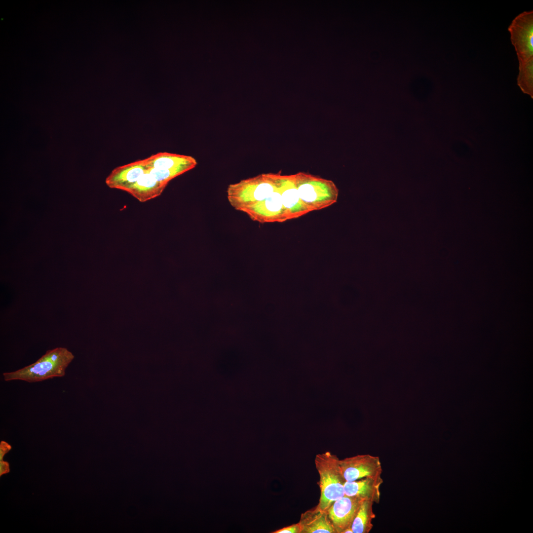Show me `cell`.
I'll list each match as a JSON object with an SVG mask.
<instances>
[{"mask_svg": "<svg viewBox=\"0 0 533 533\" xmlns=\"http://www.w3.org/2000/svg\"><path fill=\"white\" fill-rule=\"evenodd\" d=\"M519 63L533 58V11L517 16L508 27Z\"/></svg>", "mask_w": 533, "mask_h": 533, "instance_id": "3", "label": "cell"}, {"mask_svg": "<svg viewBox=\"0 0 533 533\" xmlns=\"http://www.w3.org/2000/svg\"><path fill=\"white\" fill-rule=\"evenodd\" d=\"M363 500L357 496L344 495L333 503L327 512L336 533H343L351 527Z\"/></svg>", "mask_w": 533, "mask_h": 533, "instance_id": "5", "label": "cell"}, {"mask_svg": "<svg viewBox=\"0 0 533 533\" xmlns=\"http://www.w3.org/2000/svg\"><path fill=\"white\" fill-rule=\"evenodd\" d=\"M353 533L351 527L346 529L343 532V533Z\"/></svg>", "mask_w": 533, "mask_h": 533, "instance_id": "14", "label": "cell"}, {"mask_svg": "<svg viewBox=\"0 0 533 533\" xmlns=\"http://www.w3.org/2000/svg\"><path fill=\"white\" fill-rule=\"evenodd\" d=\"M339 459L329 452L317 454L314 462L319 475L318 483L320 496L317 505L321 509L327 511L333 503L343 496L345 482L340 466Z\"/></svg>", "mask_w": 533, "mask_h": 533, "instance_id": "2", "label": "cell"}, {"mask_svg": "<svg viewBox=\"0 0 533 533\" xmlns=\"http://www.w3.org/2000/svg\"><path fill=\"white\" fill-rule=\"evenodd\" d=\"M271 533H301V528L298 523L271 532Z\"/></svg>", "mask_w": 533, "mask_h": 533, "instance_id": "11", "label": "cell"}, {"mask_svg": "<svg viewBox=\"0 0 533 533\" xmlns=\"http://www.w3.org/2000/svg\"><path fill=\"white\" fill-rule=\"evenodd\" d=\"M517 83L525 93L533 98V58L519 63Z\"/></svg>", "mask_w": 533, "mask_h": 533, "instance_id": "10", "label": "cell"}, {"mask_svg": "<svg viewBox=\"0 0 533 533\" xmlns=\"http://www.w3.org/2000/svg\"><path fill=\"white\" fill-rule=\"evenodd\" d=\"M374 502L364 500L351 525L353 533H369L373 527V520L376 517L373 511Z\"/></svg>", "mask_w": 533, "mask_h": 533, "instance_id": "9", "label": "cell"}, {"mask_svg": "<svg viewBox=\"0 0 533 533\" xmlns=\"http://www.w3.org/2000/svg\"><path fill=\"white\" fill-rule=\"evenodd\" d=\"M0 461L2 460L3 455L11 449V446L5 441H1L0 445Z\"/></svg>", "mask_w": 533, "mask_h": 533, "instance_id": "12", "label": "cell"}, {"mask_svg": "<svg viewBox=\"0 0 533 533\" xmlns=\"http://www.w3.org/2000/svg\"><path fill=\"white\" fill-rule=\"evenodd\" d=\"M74 357L67 348L56 347L48 350L34 363L13 372H4L2 376L6 381L20 380L28 382L62 377Z\"/></svg>", "mask_w": 533, "mask_h": 533, "instance_id": "1", "label": "cell"}, {"mask_svg": "<svg viewBox=\"0 0 533 533\" xmlns=\"http://www.w3.org/2000/svg\"><path fill=\"white\" fill-rule=\"evenodd\" d=\"M144 172L138 180L133 184L126 188L124 191L128 192L143 202L159 196L165 186L156 181L148 171L144 160H141Z\"/></svg>", "mask_w": 533, "mask_h": 533, "instance_id": "7", "label": "cell"}, {"mask_svg": "<svg viewBox=\"0 0 533 533\" xmlns=\"http://www.w3.org/2000/svg\"><path fill=\"white\" fill-rule=\"evenodd\" d=\"M383 481L381 476L365 477L359 480L345 481L344 495L355 496L363 500L379 503L381 498L380 487Z\"/></svg>", "mask_w": 533, "mask_h": 533, "instance_id": "6", "label": "cell"}, {"mask_svg": "<svg viewBox=\"0 0 533 533\" xmlns=\"http://www.w3.org/2000/svg\"><path fill=\"white\" fill-rule=\"evenodd\" d=\"M342 474L346 481L365 477H381L382 469L379 457L359 455L339 460Z\"/></svg>", "mask_w": 533, "mask_h": 533, "instance_id": "4", "label": "cell"}, {"mask_svg": "<svg viewBox=\"0 0 533 533\" xmlns=\"http://www.w3.org/2000/svg\"><path fill=\"white\" fill-rule=\"evenodd\" d=\"M0 475L9 471V467L8 463L6 462L3 461L2 460L0 461Z\"/></svg>", "mask_w": 533, "mask_h": 533, "instance_id": "13", "label": "cell"}, {"mask_svg": "<svg viewBox=\"0 0 533 533\" xmlns=\"http://www.w3.org/2000/svg\"><path fill=\"white\" fill-rule=\"evenodd\" d=\"M299 523L301 533H336L327 511L317 505L303 513Z\"/></svg>", "mask_w": 533, "mask_h": 533, "instance_id": "8", "label": "cell"}]
</instances>
